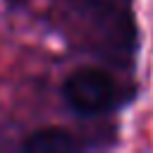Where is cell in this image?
<instances>
[{
  "instance_id": "cell-1",
  "label": "cell",
  "mask_w": 153,
  "mask_h": 153,
  "mask_svg": "<svg viewBox=\"0 0 153 153\" xmlns=\"http://www.w3.org/2000/svg\"><path fill=\"white\" fill-rule=\"evenodd\" d=\"M62 96L76 115H103L120 108L129 98V91L103 69L79 67L65 79Z\"/></svg>"
},
{
  "instance_id": "cell-2",
  "label": "cell",
  "mask_w": 153,
  "mask_h": 153,
  "mask_svg": "<svg viewBox=\"0 0 153 153\" xmlns=\"http://www.w3.org/2000/svg\"><path fill=\"white\" fill-rule=\"evenodd\" d=\"M24 151L29 153H65V151H79L81 143L79 139L67 131V129H60V127H43L38 131H33L24 143H22Z\"/></svg>"
}]
</instances>
